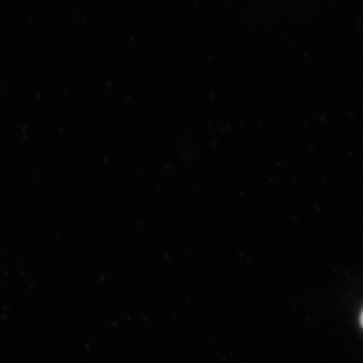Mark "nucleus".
<instances>
[{
	"label": "nucleus",
	"instance_id": "obj_1",
	"mask_svg": "<svg viewBox=\"0 0 363 363\" xmlns=\"http://www.w3.org/2000/svg\"><path fill=\"white\" fill-rule=\"evenodd\" d=\"M362 326H363V311H362Z\"/></svg>",
	"mask_w": 363,
	"mask_h": 363
}]
</instances>
